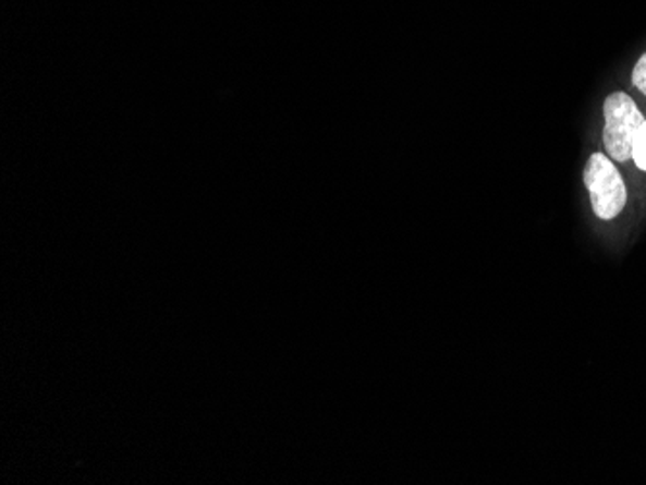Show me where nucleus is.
<instances>
[{
  "instance_id": "1",
  "label": "nucleus",
  "mask_w": 646,
  "mask_h": 485,
  "mask_svg": "<svg viewBox=\"0 0 646 485\" xmlns=\"http://www.w3.org/2000/svg\"><path fill=\"white\" fill-rule=\"evenodd\" d=\"M604 145L618 162L630 161L638 130L645 124L637 102L627 94H612L604 102Z\"/></svg>"
},
{
  "instance_id": "2",
  "label": "nucleus",
  "mask_w": 646,
  "mask_h": 485,
  "mask_svg": "<svg viewBox=\"0 0 646 485\" xmlns=\"http://www.w3.org/2000/svg\"><path fill=\"white\" fill-rule=\"evenodd\" d=\"M585 184L590 194V204L598 219L612 221L627 204V187L615 169L612 159L595 154L585 169Z\"/></svg>"
},
{
  "instance_id": "3",
  "label": "nucleus",
  "mask_w": 646,
  "mask_h": 485,
  "mask_svg": "<svg viewBox=\"0 0 646 485\" xmlns=\"http://www.w3.org/2000/svg\"><path fill=\"white\" fill-rule=\"evenodd\" d=\"M631 159L635 161L641 171L646 172V120L645 124L638 130L637 137H635V144H633V154Z\"/></svg>"
},
{
  "instance_id": "4",
  "label": "nucleus",
  "mask_w": 646,
  "mask_h": 485,
  "mask_svg": "<svg viewBox=\"0 0 646 485\" xmlns=\"http://www.w3.org/2000/svg\"><path fill=\"white\" fill-rule=\"evenodd\" d=\"M633 84L641 94L646 95V52L638 59L637 66L633 70Z\"/></svg>"
}]
</instances>
